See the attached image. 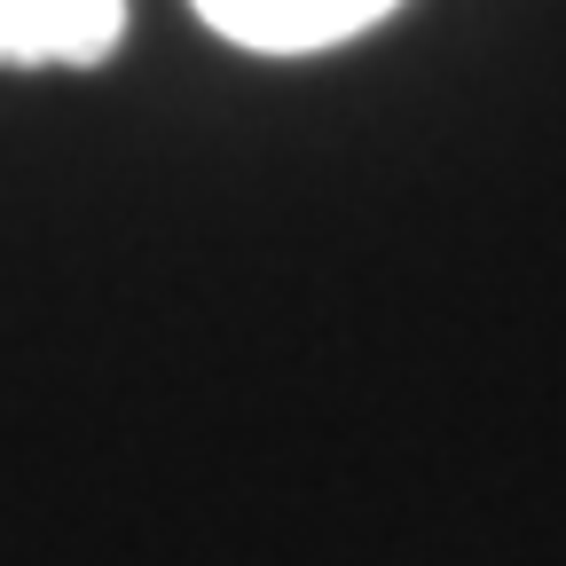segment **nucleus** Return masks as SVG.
Instances as JSON below:
<instances>
[{"label": "nucleus", "instance_id": "f257e3e1", "mask_svg": "<svg viewBox=\"0 0 566 566\" xmlns=\"http://www.w3.org/2000/svg\"><path fill=\"white\" fill-rule=\"evenodd\" d=\"M401 9V0H197V17L252 48V55H315V48H338L354 32H370Z\"/></svg>", "mask_w": 566, "mask_h": 566}, {"label": "nucleus", "instance_id": "f03ea898", "mask_svg": "<svg viewBox=\"0 0 566 566\" xmlns=\"http://www.w3.org/2000/svg\"><path fill=\"white\" fill-rule=\"evenodd\" d=\"M126 0H0V63L9 71H48L71 63L87 71L118 48Z\"/></svg>", "mask_w": 566, "mask_h": 566}]
</instances>
